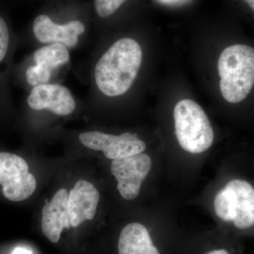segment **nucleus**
Segmentation results:
<instances>
[{
  "label": "nucleus",
  "instance_id": "1",
  "mask_svg": "<svg viewBox=\"0 0 254 254\" xmlns=\"http://www.w3.org/2000/svg\"><path fill=\"white\" fill-rule=\"evenodd\" d=\"M142 60L143 52L138 42L130 38L115 41L95 64V86L105 96L125 94L138 76Z\"/></svg>",
  "mask_w": 254,
  "mask_h": 254
},
{
  "label": "nucleus",
  "instance_id": "2",
  "mask_svg": "<svg viewBox=\"0 0 254 254\" xmlns=\"http://www.w3.org/2000/svg\"><path fill=\"white\" fill-rule=\"evenodd\" d=\"M220 88L224 99L238 103L248 96L254 85V49L247 45L225 48L218 60Z\"/></svg>",
  "mask_w": 254,
  "mask_h": 254
},
{
  "label": "nucleus",
  "instance_id": "3",
  "mask_svg": "<svg viewBox=\"0 0 254 254\" xmlns=\"http://www.w3.org/2000/svg\"><path fill=\"white\" fill-rule=\"evenodd\" d=\"M175 133L184 150L193 154L206 151L213 144L214 131L208 116L193 100H180L174 109Z\"/></svg>",
  "mask_w": 254,
  "mask_h": 254
},
{
  "label": "nucleus",
  "instance_id": "4",
  "mask_svg": "<svg viewBox=\"0 0 254 254\" xmlns=\"http://www.w3.org/2000/svg\"><path fill=\"white\" fill-rule=\"evenodd\" d=\"M214 209L219 218L237 228H250L254 225V187L245 180H231L217 193Z\"/></svg>",
  "mask_w": 254,
  "mask_h": 254
},
{
  "label": "nucleus",
  "instance_id": "5",
  "mask_svg": "<svg viewBox=\"0 0 254 254\" xmlns=\"http://www.w3.org/2000/svg\"><path fill=\"white\" fill-rule=\"evenodd\" d=\"M0 185L6 199L19 202L34 193L37 182L24 159L14 153L0 152Z\"/></svg>",
  "mask_w": 254,
  "mask_h": 254
},
{
  "label": "nucleus",
  "instance_id": "6",
  "mask_svg": "<svg viewBox=\"0 0 254 254\" xmlns=\"http://www.w3.org/2000/svg\"><path fill=\"white\" fill-rule=\"evenodd\" d=\"M151 168V158L144 153L113 160L110 170L118 182L117 188L124 199L132 200L138 197Z\"/></svg>",
  "mask_w": 254,
  "mask_h": 254
},
{
  "label": "nucleus",
  "instance_id": "7",
  "mask_svg": "<svg viewBox=\"0 0 254 254\" xmlns=\"http://www.w3.org/2000/svg\"><path fill=\"white\" fill-rule=\"evenodd\" d=\"M78 139L87 148L103 152L110 160L127 158L146 149L145 142L136 133L112 135L98 131H85L78 135Z\"/></svg>",
  "mask_w": 254,
  "mask_h": 254
},
{
  "label": "nucleus",
  "instance_id": "8",
  "mask_svg": "<svg viewBox=\"0 0 254 254\" xmlns=\"http://www.w3.org/2000/svg\"><path fill=\"white\" fill-rule=\"evenodd\" d=\"M32 60L23 73L26 84L33 88L49 83L53 71L70 61V53L63 45H45L33 53Z\"/></svg>",
  "mask_w": 254,
  "mask_h": 254
},
{
  "label": "nucleus",
  "instance_id": "9",
  "mask_svg": "<svg viewBox=\"0 0 254 254\" xmlns=\"http://www.w3.org/2000/svg\"><path fill=\"white\" fill-rule=\"evenodd\" d=\"M26 102L29 108L35 111L49 110L62 117L71 115L76 107V100L68 88L49 83L33 87Z\"/></svg>",
  "mask_w": 254,
  "mask_h": 254
},
{
  "label": "nucleus",
  "instance_id": "10",
  "mask_svg": "<svg viewBox=\"0 0 254 254\" xmlns=\"http://www.w3.org/2000/svg\"><path fill=\"white\" fill-rule=\"evenodd\" d=\"M32 31L35 38L42 44L58 43L73 48L78 44L79 36L85 33L86 27L78 20L60 24L53 22L48 15L41 14L33 21Z\"/></svg>",
  "mask_w": 254,
  "mask_h": 254
},
{
  "label": "nucleus",
  "instance_id": "11",
  "mask_svg": "<svg viewBox=\"0 0 254 254\" xmlns=\"http://www.w3.org/2000/svg\"><path fill=\"white\" fill-rule=\"evenodd\" d=\"M99 190L91 182L78 180L68 192V213L71 227L93 220L99 203Z\"/></svg>",
  "mask_w": 254,
  "mask_h": 254
},
{
  "label": "nucleus",
  "instance_id": "12",
  "mask_svg": "<svg viewBox=\"0 0 254 254\" xmlns=\"http://www.w3.org/2000/svg\"><path fill=\"white\" fill-rule=\"evenodd\" d=\"M68 198L67 190L60 189L42 210V231L52 243H58L63 230L71 227L68 213Z\"/></svg>",
  "mask_w": 254,
  "mask_h": 254
},
{
  "label": "nucleus",
  "instance_id": "13",
  "mask_svg": "<svg viewBox=\"0 0 254 254\" xmlns=\"http://www.w3.org/2000/svg\"><path fill=\"white\" fill-rule=\"evenodd\" d=\"M119 254H160L153 245L149 232L139 222L124 227L118 240Z\"/></svg>",
  "mask_w": 254,
  "mask_h": 254
},
{
  "label": "nucleus",
  "instance_id": "14",
  "mask_svg": "<svg viewBox=\"0 0 254 254\" xmlns=\"http://www.w3.org/2000/svg\"><path fill=\"white\" fill-rule=\"evenodd\" d=\"M14 48V38L6 18L0 14V104L9 97L10 60Z\"/></svg>",
  "mask_w": 254,
  "mask_h": 254
},
{
  "label": "nucleus",
  "instance_id": "15",
  "mask_svg": "<svg viewBox=\"0 0 254 254\" xmlns=\"http://www.w3.org/2000/svg\"><path fill=\"white\" fill-rule=\"evenodd\" d=\"M127 0H94L95 12L101 18H108L115 14Z\"/></svg>",
  "mask_w": 254,
  "mask_h": 254
},
{
  "label": "nucleus",
  "instance_id": "16",
  "mask_svg": "<svg viewBox=\"0 0 254 254\" xmlns=\"http://www.w3.org/2000/svg\"><path fill=\"white\" fill-rule=\"evenodd\" d=\"M12 254H31V251L26 250L25 248H16L13 252Z\"/></svg>",
  "mask_w": 254,
  "mask_h": 254
},
{
  "label": "nucleus",
  "instance_id": "17",
  "mask_svg": "<svg viewBox=\"0 0 254 254\" xmlns=\"http://www.w3.org/2000/svg\"><path fill=\"white\" fill-rule=\"evenodd\" d=\"M204 254H230L225 250H214Z\"/></svg>",
  "mask_w": 254,
  "mask_h": 254
},
{
  "label": "nucleus",
  "instance_id": "18",
  "mask_svg": "<svg viewBox=\"0 0 254 254\" xmlns=\"http://www.w3.org/2000/svg\"><path fill=\"white\" fill-rule=\"evenodd\" d=\"M244 1L250 5V7L252 8L254 12V0H244Z\"/></svg>",
  "mask_w": 254,
  "mask_h": 254
}]
</instances>
